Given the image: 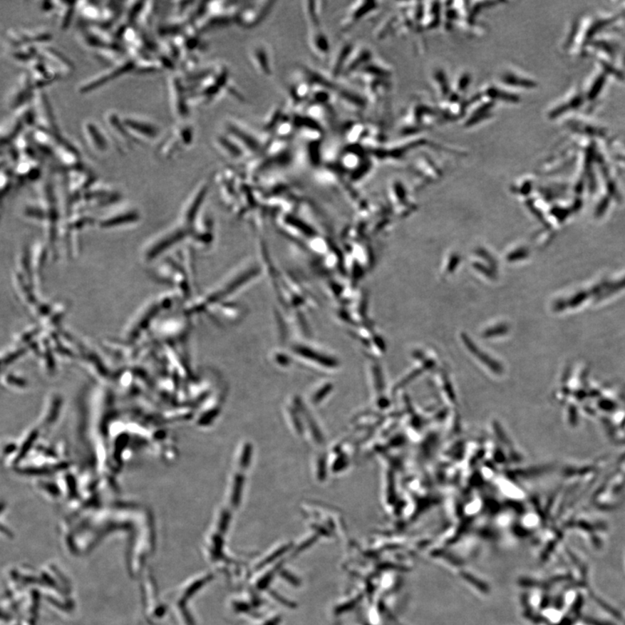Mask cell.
<instances>
[{
	"label": "cell",
	"mask_w": 625,
	"mask_h": 625,
	"mask_svg": "<svg viewBox=\"0 0 625 625\" xmlns=\"http://www.w3.org/2000/svg\"><path fill=\"white\" fill-rule=\"evenodd\" d=\"M273 3H270L268 6H261L257 8H249L242 11V14L239 16V21L244 26L249 27L258 25L268 15L269 11L272 10Z\"/></svg>",
	"instance_id": "obj_18"
},
{
	"label": "cell",
	"mask_w": 625,
	"mask_h": 625,
	"mask_svg": "<svg viewBox=\"0 0 625 625\" xmlns=\"http://www.w3.org/2000/svg\"><path fill=\"white\" fill-rule=\"evenodd\" d=\"M28 73L36 90H42L43 87L61 78L57 71L38 58L30 63Z\"/></svg>",
	"instance_id": "obj_13"
},
{
	"label": "cell",
	"mask_w": 625,
	"mask_h": 625,
	"mask_svg": "<svg viewBox=\"0 0 625 625\" xmlns=\"http://www.w3.org/2000/svg\"><path fill=\"white\" fill-rule=\"evenodd\" d=\"M373 4L368 2H359L356 4V5L353 4V6L348 11V13L344 19V22H342V26L348 29L347 27L353 26L354 24L357 23L358 21H360L366 15L365 14L371 10L373 6H370L373 5Z\"/></svg>",
	"instance_id": "obj_19"
},
{
	"label": "cell",
	"mask_w": 625,
	"mask_h": 625,
	"mask_svg": "<svg viewBox=\"0 0 625 625\" xmlns=\"http://www.w3.org/2000/svg\"><path fill=\"white\" fill-rule=\"evenodd\" d=\"M352 46L351 45H344L342 46L339 50H338L336 57L333 58L331 66H330V71H331V74L334 78H336L342 69L346 68V66H347V63L348 61V57L351 55Z\"/></svg>",
	"instance_id": "obj_20"
},
{
	"label": "cell",
	"mask_w": 625,
	"mask_h": 625,
	"mask_svg": "<svg viewBox=\"0 0 625 625\" xmlns=\"http://www.w3.org/2000/svg\"><path fill=\"white\" fill-rule=\"evenodd\" d=\"M37 56L51 68L57 71L61 77L68 76L74 69L73 63L61 51L47 46H37Z\"/></svg>",
	"instance_id": "obj_11"
},
{
	"label": "cell",
	"mask_w": 625,
	"mask_h": 625,
	"mask_svg": "<svg viewBox=\"0 0 625 625\" xmlns=\"http://www.w3.org/2000/svg\"><path fill=\"white\" fill-rule=\"evenodd\" d=\"M78 11V2H58L57 1V14L58 25L62 31L68 29L73 21L76 11Z\"/></svg>",
	"instance_id": "obj_16"
},
{
	"label": "cell",
	"mask_w": 625,
	"mask_h": 625,
	"mask_svg": "<svg viewBox=\"0 0 625 625\" xmlns=\"http://www.w3.org/2000/svg\"><path fill=\"white\" fill-rule=\"evenodd\" d=\"M53 160L58 162L63 168L71 170L81 166V153L76 147L61 135L57 138L54 146Z\"/></svg>",
	"instance_id": "obj_10"
},
{
	"label": "cell",
	"mask_w": 625,
	"mask_h": 625,
	"mask_svg": "<svg viewBox=\"0 0 625 625\" xmlns=\"http://www.w3.org/2000/svg\"><path fill=\"white\" fill-rule=\"evenodd\" d=\"M250 61L259 73L269 77L273 74V59L272 50L265 43H253L249 50Z\"/></svg>",
	"instance_id": "obj_12"
},
{
	"label": "cell",
	"mask_w": 625,
	"mask_h": 625,
	"mask_svg": "<svg viewBox=\"0 0 625 625\" xmlns=\"http://www.w3.org/2000/svg\"><path fill=\"white\" fill-rule=\"evenodd\" d=\"M321 2H304V11L309 28L320 26L322 6Z\"/></svg>",
	"instance_id": "obj_21"
},
{
	"label": "cell",
	"mask_w": 625,
	"mask_h": 625,
	"mask_svg": "<svg viewBox=\"0 0 625 625\" xmlns=\"http://www.w3.org/2000/svg\"><path fill=\"white\" fill-rule=\"evenodd\" d=\"M192 145V138L188 129L178 123L169 133L159 139L157 156L161 159H170L182 150Z\"/></svg>",
	"instance_id": "obj_2"
},
{
	"label": "cell",
	"mask_w": 625,
	"mask_h": 625,
	"mask_svg": "<svg viewBox=\"0 0 625 625\" xmlns=\"http://www.w3.org/2000/svg\"><path fill=\"white\" fill-rule=\"evenodd\" d=\"M31 105L34 113L35 128L41 129L55 135L61 134L49 98L42 90H36Z\"/></svg>",
	"instance_id": "obj_4"
},
{
	"label": "cell",
	"mask_w": 625,
	"mask_h": 625,
	"mask_svg": "<svg viewBox=\"0 0 625 625\" xmlns=\"http://www.w3.org/2000/svg\"><path fill=\"white\" fill-rule=\"evenodd\" d=\"M135 68H136V61L130 56H127L121 61L110 66L109 69L93 76V78L86 79L85 82H83L78 86V91L81 94L93 93L95 90L100 88V87L115 81V79L121 77V76L135 71Z\"/></svg>",
	"instance_id": "obj_1"
},
{
	"label": "cell",
	"mask_w": 625,
	"mask_h": 625,
	"mask_svg": "<svg viewBox=\"0 0 625 625\" xmlns=\"http://www.w3.org/2000/svg\"><path fill=\"white\" fill-rule=\"evenodd\" d=\"M308 41L310 50L316 57L320 59L329 57L330 46L328 36L321 26L310 28Z\"/></svg>",
	"instance_id": "obj_14"
},
{
	"label": "cell",
	"mask_w": 625,
	"mask_h": 625,
	"mask_svg": "<svg viewBox=\"0 0 625 625\" xmlns=\"http://www.w3.org/2000/svg\"><path fill=\"white\" fill-rule=\"evenodd\" d=\"M6 43L11 49L29 46H42L50 41L51 34L42 29H9L6 33Z\"/></svg>",
	"instance_id": "obj_7"
},
{
	"label": "cell",
	"mask_w": 625,
	"mask_h": 625,
	"mask_svg": "<svg viewBox=\"0 0 625 625\" xmlns=\"http://www.w3.org/2000/svg\"><path fill=\"white\" fill-rule=\"evenodd\" d=\"M35 91L29 73H22L7 95V108L15 111L29 105Z\"/></svg>",
	"instance_id": "obj_6"
},
{
	"label": "cell",
	"mask_w": 625,
	"mask_h": 625,
	"mask_svg": "<svg viewBox=\"0 0 625 625\" xmlns=\"http://www.w3.org/2000/svg\"><path fill=\"white\" fill-rule=\"evenodd\" d=\"M83 140L95 156L103 157L109 153L110 142L105 131L93 120H86L81 126Z\"/></svg>",
	"instance_id": "obj_9"
},
{
	"label": "cell",
	"mask_w": 625,
	"mask_h": 625,
	"mask_svg": "<svg viewBox=\"0 0 625 625\" xmlns=\"http://www.w3.org/2000/svg\"><path fill=\"white\" fill-rule=\"evenodd\" d=\"M106 130L123 153L133 149L134 141L123 125V118L114 110H110L103 116Z\"/></svg>",
	"instance_id": "obj_8"
},
{
	"label": "cell",
	"mask_w": 625,
	"mask_h": 625,
	"mask_svg": "<svg viewBox=\"0 0 625 625\" xmlns=\"http://www.w3.org/2000/svg\"><path fill=\"white\" fill-rule=\"evenodd\" d=\"M167 83L171 113L178 122H184L189 116L188 89L185 88L182 78L177 75L170 76Z\"/></svg>",
	"instance_id": "obj_5"
},
{
	"label": "cell",
	"mask_w": 625,
	"mask_h": 625,
	"mask_svg": "<svg viewBox=\"0 0 625 625\" xmlns=\"http://www.w3.org/2000/svg\"><path fill=\"white\" fill-rule=\"evenodd\" d=\"M122 118L123 125L135 143L147 145L160 138V127L150 119L137 115H128Z\"/></svg>",
	"instance_id": "obj_3"
},
{
	"label": "cell",
	"mask_w": 625,
	"mask_h": 625,
	"mask_svg": "<svg viewBox=\"0 0 625 625\" xmlns=\"http://www.w3.org/2000/svg\"><path fill=\"white\" fill-rule=\"evenodd\" d=\"M215 145L227 157L241 159L244 156V150L232 136L227 137L224 135L217 136L215 138Z\"/></svg>",
	"instance_id": "obj_15"
},
{
	"label": "cell",
	"mask_w": 625,
	"mask_h": 625,
	"mask_svg": "<svg viewBox=\"0 0 625 625\" xmlns=\"http://www.w3.org/2000/svg\"><path fill=\"white\" fill-rule=\"evenodd\" d=\"M78 11L83 21L98 25L102 19V3L78 2Z\"/></svg>",
	"instance_id": "obj_17"
}]
</instances>
